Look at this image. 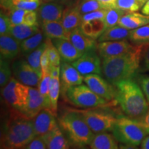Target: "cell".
<instances>
[{
  "label": "cell",
  "mask_w": 149,
  "mask_h": 149,
  "mask_svg": "<svg viewBox=\"0 0 149 149\" xmlns=\"http://www.w3.org/2000/svg\"><path fill=\"white\" fill-rule=\"evenodd\" d=\"M144 46L139 44L122 55L104 59L102 72L105 79L114 86L122 80L132 79L139 68Z\"/></svg>",
  "instance_id": "obj_1"
},
{
  "label": "cell",
  "mask_w": 149,
  "mask_h": 149,
  "mask_svg": "<svg viewBox=\"0 0 149 149\" xmlns=\"http://www.w3.org/2000/svg\"><path fill=\"white\" fill-rule=\"evenodd\" d=\"M35 137L33 119L14 109L3 128L1 148H24Z\"/></svg>",
  "instance_id": "obj_2"
},
{
  "label": "cell",
  "mask_w": 149,
  "mask_h": 149,
  "mask_svg": "<svg viewBox=\"0 0 149 149\" xmlns=\"http://www.w3.org/2000/svg\"><path fill=\"white\" fill-rule=\"evenodd\" d=\"M115 100L121 109L130 118H140L148 111V102L142 89L132 79L119 81L115 85Z\"/></svg>",
  "instance_id": "obj_3"
},
{
  "label": "cell",
  "mask_w": 149,
  "mask_h": 149,
  "mask_svg": "<svg viewBox=\"0 0 149 149\" xmlns=\"http://www.w3.org/2000/svg\"><path fill=\"white\" fill-rule=\"evenodd\" d=\"M59 125L70 144L84 147L91 144L94 134L82 115L76 110L68 111L59 117Z\"/></svg>",
  "instance_id": "obj_4"
},
{
  "label": "cell",
  "mask_w": 149,
  "mask_h": 149,
  "mask_svg": "<svg viewBox=\"0 0 149 149\" xmlns=\"http://www.w3.org/2000/svg\"><path fill=\"white\" fill-rule=\"evenodd\" d=\"M113 135L122 144L136 147L141 144L147 132L137 120L129 117H119L113 130Z\"/></svg>",
  "instance_id": "obj_5"
},
{
  "label": "cell",
  "mask_w": 149,
  "mask_h": 149,
  "mask_svg": "<svg viewBox=\"0 0 149 149\" xmlns=\"http://www.w3.org/2000/svg\"><path fill=\"white\" fill-rule=\"evenodd\" d=\"M65 96L73 105L83 109L102 107L108 102L93 92L88 86L83 84L70 87Z\"/></svg>",
  "instance_id": "obj_6"
},
{
  "label": "cell",
  "mask_w": 149,
  "mask_h": 149,
  "mask_svg": "<svg viewBox=\"0 0 149 149\" xmlns=\"http://www.w3.org/2000/svg\"><path fill=\"white\" fill-rule=\"evenodd\" d=\"M29 87L12 77L9 82L1 89V95L13 109L21 111L26 103Z\"/></svg>",
  "instance_id": "obj_7"
},
{
  "label": "cell",
  "mask_w": 149,
  "mask_h": 149,
  "mask_svg": "<svg viewBox=\"0 0 149 149\" xmlns=\"http://www.w3.org/2000/svg\"><path fill=\"white\" fill-rule=\"evenodd\" d=\"M89 127L95 133L112 131L117 120V117L109 113L94 110L78 111Z\"/></svg>",
  "instance_id": "obj_8"
},
{
  "label": "cell",
  "mask_w": 149,
  "mask_h": 149,
  "mask_svg": "<svg viewBox=\"0 0 149 149\" xmlns=\"http://www.w3.org/2000/svg\"><path fill=\"white\" fill-rule=\"evenodd\" d=\"M84 81L97 95L107 101H111L116 97L117 90L112 84L102 78L99 74L84 76Z\"/></svg>",
  "instance_id": "obj_9"
},
{
  "label": "cell",
  "mask_w": 149,
  "mask_h": 149,
  "mask_svg": "<svg viewBox=\"0 0 149 149\" xmlns=\"http://www.w3.org/2000/svg\"><path fill=\"white\" fill-rule=\"evenodd\" d=\"M11 68L14 77L19 82L28 86L37 87L41 75L33 69L27 61L20 59L14 61Z\"/></svg>",
  "instance_id": "obj_10"
},
{
  "label": "cell",
  "mask_w": 149,
  "mask_h": 149,
  "mask_svg": "<svg viewBox=\"0 0 149 149\" xmlns=\"http://www.w3.org/2000/svg\"><path fill=\"white\" fill-rule=\"evenodd\" d=\"M72 64L83 76L102 73L101 60L95 51L84 53L77 60L72 62Z\"/></svg>",
  "instance_id": "obj_11"
},
{
  "label": "cell",
  "mask_w": 149,
  "mask_h": 149,
  "mask_svg": "<svg viewBox=\"0 0 149 149\" xmlns=\"http://www.w3.org/2000/svg\"><path fill=\"white\" fill-rule=\"evenodd\" d=\"M83 76L77 68L69 62L62 61L60 65L61 91L66 95V91L70 87L81 84L84 81Z\"/></svg>",
  "instance_id": "obj_12"
},
{
  "label": "cell",
  "mask_w": 149,
  "mask_h": 149,
  "mask_svg": "<svg viewBox=\"0 0 149 149\" xmlns=\"http://www.w3.org/2000/svg\"><path fill=\"white\" fill-rule=\"evenodd\" d=\"M126 40L100 42L97 46L99 55L102 59L117 57L126 53L133 48Z\"/></svg>",
  "instance_id": "obj_13"
},
{
  "label": "cell",
  "mask_w": 149,
  "mask_h": 149,
  "mask_svg": "<svg viewBox=\"0 0 149 149\" xmlns=\"http://www.w3.org/2000/svg\"><path fill=\"white\" fill-rule=\"evenodd\" d=\"M33 124L36 136L45 135L58 126L55 115L46 109L33 118Z\"/></svg>",
  "instance_id": "obj_14"
},
{
  "label": "cell",
  "mask_w": 149,
  "mask_h": 149,
  "mask_svg": "<svg viewBox=\"0 0 149 149\" xmlns=\"http://www.w3.org/2000/svg\"><path fill=\"white\" fill-rule=\"evenodd\" d=\"M44 109H45L44 100L38 88L30 86L26 103L20 112L25 116L33 119Z\"/></svg>",
  "instance_id": "obj_15"
},
{
  "label": "cell",
  "mask_w": 149,
  "mask_h": 149,
  "mask_svg": "<svg viewBox=\"0 0 149 149\" xmlns=\"http://www.w3.org/2000/svg\"><path fill=\"white\" fill-rule=\"evenodd\" d=\"M63 11V4L55 1H47L41 3L37 13L42 22L59 21Z\"/></svg>",
  "instance_id": "obj_16"
},
{
  "label": "cell",
  "mask_w": 149,
  "mask_h": 149,
  "mask_svg": "<svg viewBox=\"0 0 149 149\" xmlns=\"http://www.w3.org/2000/svg\"><path fill=\"white\" fill-rule=\"evenodd\" d=\"M69 40L82 54L97 50V44L95 40L86 36L79 27L76 28L70 32Z\"/></svg>",
  "instance_id": "obj_17"
},
{
  "label": "cell",
  "mask_w": 149,
  "mask_h": 149,
  "mask_svg": "<svg viewBox=\"0 0 149 149\" xmlns=\"http://www.w3.org/2000/svg\"><path fill=\"white\" fill-rule=\"evenodd\" d=\"M52 41L58 50L62 61L72 63L83 55L78 51L69 40L53 39Z\"/></svg>",
  "instance_id": "obj_18"
},
{
  "label": "cell",
  "mask_w": 149,
  "mask_h": 149,
  "mask_svg": "<svg viewBox=\"0 0 149 149\" xmlns=\"http://www.w3.org/2000/svg\"><path fill=\"white\" fill-rule=\"evenodd\" d=\"M21 51L20 42L10 34L0 36V55L1 58L12 59Z\"/></svg>",
  "instance_id": "obj_19"
},
{
  "label": "cell",
  "mask_w": 149,
  "mask_h": 149,
  "mask_svg": "<svg viewBox=\"0 0 149 149\" xmlns=\"http://www.w3.org/2000/svg\"><path fill=\"white\" fill-rule=\"evenodd\" d=\"M42 30L44 35L51 40L65 39L69 40L70 32L65 29L61 20L59 21L43 22Z\"/></svg>",
  "instance_id": "obj_20"
},
{
  "label": "cell",
  "mask_w": 149,
  "mask_h": 149,
  "mask_svg": "<svg viewBox=\"0 0 149 149\" xmlns=\"http://www.w3.org/2000/svg\"><path fill=\"white\" fill-rule=\"evenodd\" d=\"M149 24V16L136 12H127L122 17L118 25L134 30Z\"/></svg>",
  "instance_id": "obj_21"
},
{
  "label": "cell",
  "mask_w": 149,
  "mask_h": 149,
  "mask_svg": "<svg viewBox=\"0 0 149 149\" xmlns=\"http://www.w3.org/2000/svg\"><path fill=\"white\" fill-rule=\"evenodd\" d=\"M61 21L65 29L71 32L72 30L80 26L82 22V15L74 5L70 6L63 11Z\"/></svg>",
  "instance_id": "obj_22"
},
{
  "label": "cell",
  "mask_w": 149,
  "mask_h": 149,
  "mask_svg": "<svg viewBox=\"0 0 149 149\" xmlns=\"http://www.w3.org/2000/svg\"><path fill=\"white\" fill-rule=\"evenodd\" d=\"M48 149H66L70 148V141L64 135L59 126L43 135Z\"/></svg>",
  "instance_id": "obj_23"
},
{
  "label": "cell",
  "mask_w": 149,
  "mask_h": 149,
  "mask_svg": "<svg viewBox=\"0 0 149 149\" xmlns=\"http://www.w3.org/2000/svg\"><path fill=\"white\" fill-rule=\"evenodd\" d=\"M92 149H117L119 148L117 139L107 132L97 133L89 144Z\"/></svg>",
  "instance_id": "obj_24"
},
{
  "label": "cell",
  "mask_w": 149,
  "mask_h": 149,
  "mask_svg": "<svg viewBox=\"0 0 149 149\" xmlns=\"http://www.w3.org/2000/svg\"><path fill=\"white\" fill-rule=\"evenodd\" d=\"M79 28L86 36L95 40L99 39L107 29L104 19H94L82 22Z\"/></svg>",
  "instance_id": "obj_25"
},
{
  "label": "cell",
  "mask_w": 149,
  "mask_h": 149,
  "mask_svg": "<svg viewBox=\"0 0 149 149\" xmlns=\"http://www.w3.org/2000/svg\"><path fill=\"white\" fill-rule=\"evenodd\" d=\"M131 30L117 25L115 26L109 28L105 30L102 35L99 37L98 42H110L126 40L129 37Z\"/></svg>",
  "instance_id": "obj_26"
},
{
  "label": "cell",
  "mask_w": 149,
  "mask_h": 149,
  "mask_svg": "<svg viewBox=\"0 0 149 149\" xmlns=\"http://www.w3.org/2000/svg\"><path fill=\"white\" fill-rule=\"evenodd\" d=\"M38 26H29L25 24L11 25L9 34L21 43L22 41L40 32Z\"/></svg>",
  "instance_id": "obj_27"
},
{
  "label": "cell",
  "mask_w": 149,
  "mask_h": 149,
  "mask_svg": "<svg viewBox=\"0 0 149 149\" xmlns=\"http://www.w3.org/2000/svg\"><path fill=\"white\" fill-rule=\"evenodd\" d=\"M60 75H51L49 91V111L56 117L57 113V102L61 91Z\"/></svg>",
  "instance_id": "obj_28"
},
{
  "label": "cell",
  "mask_w": 149,
  "mask_h": 149,
  "mask_svg": "<svg viewBox=\"0 0 149 149\" xmlns=\"http://www.w3.org/2000/svg\"><path fill=\"white\" fill-rule=\"evenodd\" d=\"M43 40H44V34L40 31L20 43L21 52L25 55H29L42 44Z\"/></svg>",
  "instance_id": "obj_29"
},
{
  "label": "cell",
  "mask_w": 149,
  "mask_h": 149,
  "mask_svg": "<svg viewBox=\"0 0 149 149\" xmlns=\"http://www.w3.org/2000/svg\"><path fill=\"white\" fill-rule=\"evenodd\" d=\"M51 79V71L42 72L40 82L37 86V88L40 91V94L44 97L45 109L48 110H49V91Z\"/></svg>",
  "instance_id": "obj_30"
},
{
  "label": "cell",
  "mask_w": 149,
  "mask_h": 149,
  "mask_svg": "<svg viewBox=\"0 0 149 149\" xmlns=\"http://www.w3.org/2000/svg\"><path fill=\"white\" fill-rule=\"evenodd\" d=\"M45 48L46 44L45 42H44L36 49L26 55V61L33 67V69L40 74V75H41V74H42L41 57H42V55L43 53H44V51H45Z\"/></svg>",
  "instance_id": "obj_31"
},
{
  "label": "cell",
  "mask_w": 149,
  "mask_h": 149,
  "mask_svg": "<svg viewBox=\"0 0 149 149\" xmlns=\"http://www.w3.org/2000/svg\"><path fill=\"white\" fill-rule=\"evenodd\" d=\"M130 40L136 45L146 44L149 43V24L137 29L131 30Z\"/></svg>",
  "instance_id": "obj_32"
},
{
  "label": "cell",
  "mask_w": 149,
  "mask_h": 149,
  "mask_svg": "<svg viewBox=\"0 0 149 149\" xmlns=\"http://www.w3.org/2000/svg\"><path fill=\"white\" fill-rule=\"evenodd\" d=\"M74 6L82 15L93 12V11L101 10V9L107 10L97 0H78Z\"/></svg>",
  "instance_id": "obj_33"
},
{
  "label": "cell",
  "mask_w": 149,
  "mask_h": 149,
  "mask_svg": "<svg viewBox=\"0 0 149 149\" xmlns=\"http://www.w3.org/2000/svg\"><path fill=\"white\" fill-rule=\"evenodd\" d=\"M126 13L127 12L115 7H112L107 9L106 16L104 17V22L107 29L118 25L120 19L124 14H126Z\"/></svg>",
  "instance_id": "obj_34"
},
{
  "label": "cell",
  "mask_w": 149,
  "mask_h": 149,
  "mask_svg": "<svg viewBox=\"0 0 149 149\" xmlns=\"http://www.w3.org/2000/svg\"><path fill=\"white\" fill-rule=\"evenodd\" d=\"M145 3L143 0H116L115 7L126 12H137L144 6Z\"/></svg>",
  "instance_id": "obj_35"
},
{
  "label": "cell",
  "mask_w": 149,
  "mask_h": 149,
  "mask_svg": "<svg viewBox=\"0 0 149 149\" xmlns=\"http://www.w3.org/2000/svg\"><path fill=\"white\" fill-rule=\"evenodd\" d=\"M46 48L51 66H59L61 65V57L57 48L54 45L51 38L47 37L45 41Z\"/></svg>",
  "instance_id": "obj_36"
},
{
  "label": "cell",
  "mask_w": 149,
  "mask_h": 149,
  "mask_svg": "<svg viewBox=\"0 0 149 149\" xmlns=\"http://www.w3.org/2000/svg\"><path fill=\"white\" fill-rule=\"evenodd\" d=\"M12 68H10L8 60L1 58L0 59V86L2 88L10 81L12 74Z\"/></svg>",
  "instance_id": "obj_37"
},
{
  "label": "cell",
  "mask_w": 149,
  "mask_h": 149,
  "mask_svg": "<svg viewBox=\"0 0 149 149\" xmlns=\"http://www.w3.org/2000/svg\"><path fill=\"white\" fill-rule=\"evenodd\" d=\"M11 24L7 14L1 10L0 14V36L9 34Z\"/></svg>",
  "instance_id": "obj_38"
},
{
  "label": "cell",
  "mask_w": 149,
  "mask_h": 149,
  "mask_svg": "<svg viewBox=\"0 0 149 149\" xmlns=\"http://www.w3.org/2000/svg\"><path fill=\"white\" fill-rule=\"evenodd\" d=\"M26 149H46L47 148L44 136H36L31 142L24 147Z\"/></svg>",
  "instance_id": "obj_39"
},
{
  "label": "cell",
  "mask_w": 149,
  "mask_h": 149,
  "mask_svg": "<svg viewBox=\"0 0 149 149\" xmlns=\"http://www.w3.org/2000/svg\"><path fill=\"white\" fill-rule=\"evenodd\" d=\"M106 13H107L106 9H101V10H95L84 14L82 15V22L91 21V20L94 19H104Z\"/></svg>",
  "instance_id": "obj_40"
},
{
  "label": "cell",
  "mask_w": 149,
  "mask_h": 149,
  "mask_svg": "<svg viewBox=\"0 0 149 149\" xmlns=\"http://www.w3.org/2000/svg\"><path fill=\"white\" fill-rule=\"evenodd\" d=\"M141 88L144 92L147 101L149 103V76H144L139 79Z\"/></svg>",
  "instance_id": "obj_41"
},
{
  "label": "cell",
  "mask_w": 149,
  "mask_h": 149,
  "mask_svg": "<svg viewBox=\"0 0 149 149\" xmlns=\"http://www.w3.org/2000/svg\"><path fill=\"white\" fill-rule=\"evenodd\" d=\"M137 120L139 121L141 125L147 132V133L149 134V110L143 116H141L140 118L137 119Z\"/></svg>",
  "instance_id": "obj_42"
},
{
  "label": "cell",
  "mask_w": 149,
  "mask_h": 149,
  "mask_svg": "<svg viewBox=\"0 0 149 149\" xmlns=\"http://www.w3.org/2000/svg\"><path fill=\"white\" fill-rule=\"evenodd\" d=\"M107 9L112 7H115V3L116 0H97Z\"/></svg>",
  "instance_id": "obj_43"
},
{
  "label": "cell",
  "mask_w": 149,
  "mask_h": 149,
  "mask_svg": "<svg viewBox=\"0 0 149 149\" xmlns=\"http://www.w3.org/2000/svg\"><path fill=\"white\" fill-rule=\"evenodd\" d=\"M144 64L146 70H149V46L144 53Z\"/></svg>",
  "instance_id": "obj_44"
},
{
  "label": "cell",
  "mask_w": 149,
  "mask_h": 149,
  "mask_svg": "<svg viewBox=\"0 0 149 149\" xmlns=\"http://www.w3.org/2000/svg\"><path fill=\"white\" fill-rule=\"evenodd\" d=\"M141 148L149 149V136L144 137L141 143Z\"/></svg>",
  "instance_id": "obj_45"
},
{
  "label": "cell",
  "mask_w": 149,
  "mask_h": 149,
  "mask_svg": "<svg viewBox=\"0 0 149 149\" xmlns=\"http://www.w3.org/2000/svg\"><path fill=\"white\" fill-rule=\"evenodd\" d=\"M53 1L60 3L61 4H65L68 6H72L74 4L75 0H53Z\"/></svg>",
  "instance_id": "obj_46"
},
{
  "label": "cell",
  "mask_w": 149,
  "mask_h": 149,
  "mask_svg": "<svg viewBox=\"0 0 149 149\" xmlns=\"http://www.w3.org/2000/svg\"><path fill=\"white\" fill-rule=\"evenodd\" d=\"M141 13L146 15L149 16V0H147V1L144 3V6L141 8Z\"/></svg>",
  "instance_id": "obj_47"
},
{
  "label": "cell",
  "mask_w": 149,
  "mask_h": 149,
  "mask_svg": "<svg viewBox=\"0 0 149 149\" xmlns=\"http://www.w3.org/2000/svg\"><path fill=\"white\" fill-rule=\"evenodd\" d=\"M24 1H40V0H24Z\"/></svg>",
  "instance_id": "obj_48"
},
{
  "label": "cell",
  "mask_w": 149,
  "mask_h": 149,
  "mask_svg": "<svg viewBox=\"0 0 149 149\" xmlns=\"http://www.w3.org/2000/svg\"><path fill=\"white\" fill-rule=\"evenodd\" d=\"M143 1H145V2H146V1H147V0H143Z\"/></svg>",
  "instance_id": "obj_49"
},
{
  "label": "cell",
  "mask_w": 149,
  "mask_h": 149,
  "mask_svg": "<svg viewBox=\"0 0 149 149\" xmlns=\"http://www.w3.org/2000/svg\"><path fill=\"white\" fill-rule=\"evenodd\" d=\"M6 1V0H1V1Z\"/></svg>",
  "instance_id": "obj_50"
}]
</instances>
